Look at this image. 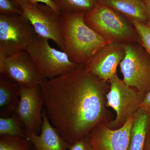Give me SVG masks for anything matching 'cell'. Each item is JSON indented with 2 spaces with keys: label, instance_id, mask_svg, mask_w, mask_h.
I'll return each instance as SVG.
<instances>
[{
  "label": "cell",
  "instance_id": "obj_1",
  "mask_svg": "<svg viewBox=\"0 0 150 150\" xmlns=\"http://www.w3.org/2000/svg\"><path fill=\"white\" fill-rule=\"evenodd\" d=\"M108 83L79 65L40 84L47 116L69 144L88 136L98 123L114 119L107 106Z\"/></svg>",
  "mask_w": 150,
  "mask_h": 150
},
{
  "label": "cell",
  "instance_id": "obj_8",
  "mask_svg": "<svg viewBox=\"0 0 150 150\" xmlns=\"http://www.w3.org/2000/svg\"><path fill=\"white\" fill-rule=\"evenodd\" d=\"M22 15L29 22L38 36L51 40L62 51L64 49L60 15L43 4H28L20 6Z\"/></svg>",
  "mask_w": 150,
  "mask_h": 150
},
{
  "label": "cell",
  "instance_id": "obj_3",
  "mask_svg": "<svg viewBox=\"0 0 150 150\" xmlns=\"http://www.w3.org/2000/svg\"><path fill=\"white\" fill-rule=\"evenodd\" d=\"M84 18L91 28L110 42H139L137 31L129 20L99 0L92 10L85 14Z\"/></svg>",
  "mask_w": 150,
  "mask_h": 150
},
{
  "label": "cell",
  "instance_id": "obj_11",
  "mask_svg": "<svg viewBox=\"0 0 150 150\" xmlns=\"http://www.w3.org/2000/svg\"><path fill=\"white\" fill-rule=\"evenodd\" d=\"M125 56L123 43L110 42L99 48L84 65L94 76L107 81L117 74Z\"/></svg>",
  "mask_w": 150,
  "mask_h": 150
},
{
  "label": "cell",
  "instance_id": "obj_19",
  "mask_svg": "<svg viewBox=\"0 0 150 150\" xmlns=\"http://www.w3.org/2000/svg\"><path fill=\"white\" fill-rule=\"evenodd\" d=\"M31 144L26 137L0 136V150H32Z\"/></svg>",
  "mask_w": 150,
  "mask_h": 150
},
{
  "label": "cell",
  "instance_id": "obj_6",
  "mask_svg": "<svg viewBox=\"0 0 150 150\" xmlns=\"http://www.w3.org/2000/svg\"><path fill=\"white\" fill-rule=\"evenodd\" d=\"M36 35L29 22L22 15L0 14V62L25 51Z\"/></svg>",
  "mask_w": 150,
  "mask_h": 150
},
{
  "label": "cell",
  "instance_id": "obj_18",
  "mask_svg": "<svg viewBox=\"0 0 150 150\" xmlns=\"http://www.w3.org/2000/svg\"><path fill=\"white\" fill-rule=\"evenodd\" d=\"M23 123L16 113L7 117H0V136L25 137Z\"/></svg>",
  "mask_w": 150,
  "mask_h": 150
},
{
  "label": "cell",
  "instance_id": "obj_27",
  "mask_svg": "<svg viewBox=\"0 0 150 150\" xmlns=\"http://www.w3.org/2000/svg\"><path fill=\"white\" fill-rule=\"evenodd\" d=\"M14 1L20 7L22 5L28 4L27 0H14Z\"/></svg>",
  "mask_w": 150,
  "mask_h": 150
},
{
  "label": "cell",
  "instance_id": "obj_26",
  "mask_svg": "<svg viewBox=\"0 0 150 150\" xmlns=\"http://www.w3.org/2000/svg\"><path fill=\"white\" fill-rule=\"evenodd\" d=\"M143 1L146 9L147 12L150 20V0H143Z\"/></svg>",
  "mask_w": 150,
  "mask_h": 150
},
{
  "label": "cell",
  "instance_id": "obj_10",
  "mask_svg": "<svg viewBox=\"0 0 150 150\" xmlns=\"http://www.w3.org/2000/svg\"><path fill=\"white\" fill-rule=\"evenodd\" d=\"M0 74L5 75L19 86L37 85L46 81L26 51L7 56L0 62Z\"/></svg>",
  "mask_w": 150,
  "mask_h": 150
},
{
  "label": "cell",
  "instance_id": "obj_16",
  "mask_svg": "<svg viewBox=\"0 0 150 150\" xmlns=\"http://www.w3.org/2000/svg\"><path fill=\"white\" fill-rule=\"evenodd\" d=\"M150 123V113L139 108L134 113L128 150H143Z\"/></svg>",
  "mask_w": 150,
  "mask_h": 150
},
{
  "label": "cell",
  "instance_id": "obj_2",
  "mask_svg": "<svg viewBox=\"0 0 150 150\" xmlns=\"http://www.w3.org/2000/svg\"><path fill=\"white\" fill-rule=\"evenodd\" d=\"M85 14L62 13L60 15L64 51L72 62L78 65H85L99 48L111 42L86 23Z\"/></svg>",
  "mask_w": 150,
  "mask_h": 150
},
{
  "label": "cell",
  "instance_id": "obj_15",
  "mask_svg": "<svg viewBox=\"0 0 150 150\" xmlns=\"http://www.w3.org/2000/svg\"><path fill=\"white\" fill-rule=\"evenodd\" d=\"M129 21L147 23L150 20L143 0H99Z\"/></svg>",
  "mask_w": 150,
  "mask_h": 150
},
{
  "label": "cell",
  "instance_id": "obj_7",
  "mask_svg": "<svg viewBox=\"0 0 150 150\" xmlns=\"http://www.w3.org/2000/svg\"><path fill=\"white\" fill-rule=\"evenodd\" d=\"M123 45L125 56L119 64L123 80L145 96L150 91V56L138 42Z\"/></svg>",
  "mask_w": 150,
  "mask_h": 150
},
{
  "label": "cell",
  "instance_id": "obj_12",
  "mask_svg": "<svg viewBox=\"0 0 150 150\" xmlns=\"http://www.w3.org/2000/svg\"><path fill=\"white\" fill-rule=\"evenodd\" d=\"M134 115L120 129L112 130L101 122L89 134L93 150H128Z\"/></svg>",
  "mask_w": 150,
  "mask_h": 150
},
{
  "label": "cell",
  "instance_id": "obj_17",
  "mask_svg": "<svg viewBox=\"0 0 150 150\" xmlns=\"http://www.w3.org/2000/svg\"><path fill=\"white\" fill-rule=\"evenodd\" d=\"M62 13H86L91 11L99 0H53Z\"/></svg>",
  "mask_w": 150,
  "mask_h": 150
},
{
  "label": "cell",
  "instance_id": "obj_22",
  "mask_svg": "<svg viewBox=\"0 0 150 150\" xmlns=\"http://www.w3.org/2000/svg\"><path fill=\"white\" fill-rule=\"evenodd\" d=\"M69 150H93L88 136L83 137L70 145Z\"/></svg>",
  "mask_w": 150,
  "mask_h": 150
},
{
  "label": "cell",
  "instance_id": "obj_13",
  "mask_svg": "<svg viewBox=\"0 0 150 150\" xmlns=\"http://www.w3.org/2000/svg\"><path fill=\"white\" fill-rule=\"evenodd\" d=\"M43 123L39 135L24 130L25 137L34 148V150H68L70 145L67 143L51 124L43 109Z\"/></svg>",
  "mask_w": 150,
  "mask_h": 150
},
{
  "label": "cell",
  "instance_id": "obj_9",
  "mask_svg": "<svg viewBox=\"0 0 150 150\" xmlns=\"http://www.w3.org/2000/svg\"><path fill=\"white\" fill-rule=\"evenodd\" d=\"M20 101L15 113L25 129L38 134L43 123L44 100L40 85L19 86Z\"/></svg>",
  "mask_w": 150,
  "mask_h": 150
},
{
  "label": "cell",
  "instance_id": "obj_25",
  "mask_svg": "<svg viewBox=\"0 0 150 150\" xmlns=\"http://www.w3.org/2000/svg\"><path fill=\"white\" fill-rule=\"evenodd\" d=\"M143 150H150V123L147 131Z\"/></svg>",
  "mask_w": 150,
  "mask_h": 150
},
{
  "label": "cell",
  "instance_id": "obj_20",
  "mask_svg": "<svg viewBox=\"0 0 150 150\" xmlns=\"http://www.w3.org/2000/svg\"><path fill=\"white\" fill-rule=\"evenodd\" d=\"M133 25L139 37V42L150 56V20L143 23L136 20L129 21Z\"/></svg>",
  "mask_w": 150,
  "mask_h": 150
},
{
  "label": "cell",
  "instance_id": "obj_24",
  "mask_svg": "<svg viewBox=\"0 0 150 150\" xmlns=\"http://www.w3.org/2000/svg\"><path fill=\"white\" fill-rule=\"evenodd\" d=\"M140 108L150 113V91L145 95Z\"/></svg>",
  "mask_w": 150,
  "mask_h": 150
},
{
  "label": "cell",
  "instance_id": "obj_21",
  "mask_svg": "<svg viewBox=\"0 0 150 150\" xmlns=\"http://www.w3.org/2000/svg\"><path fill=\"white\" fill-rule=\"evenodd\" d=\"M0 14L22 15V12L14 0H0Z\"/></svg>",
  "mask_w": 150,
  "mask_h": 150
},
{
  "label": "cell",
  "instance_id": "obj_5",
  "mask_svg": "<svg viewBox=\"0 0 150 150\" xmlns=\"http://www.w3.org/2000/svg\"><path fill=\"white\" fill-rule=\"evenodd\" d=\"M25 51L46 80L65 74L79 65L72 62L64 51L51 47L48 39L37 35Z\"/></svg>",
  "mask_w": 150,
  "mask_h": 150
},
{
  "label": "cell",
  "instance_id": "obj_14",
  "mask_svg": "<svg viewBox=\"0 0 150 150\" xmlns=\"http://www.w3.org/2000/svg\"><path fill=\"white\" fill-rule=\"evenodd\" d=\"M20 101L19 86L0 74V116L7 117L15 112Z\"/></svg>",
  "mask_w": 150,
  "mask_h": 150
},
{
  "label": "cell",
  "instance_id": "obj_23",
  "mask_svg": "<svg viewBox=\"0 0 150 150\" xmlns=\"http://www.w3.org/2000/svg\"><path fill=\"white\" fill-rule=\"evenodd\" d=\"M27 1L28 4H37V3L44 4L51 7L52 9L54 10L59 14L61 15L62 13L59 7L53 0H27Z\"/></svg>",
  "mask_w": 150,
  "mask_h": 150
},
{
  "label": "cell",
  "instance_id": "obj_4",
  "mask_svg": "<svg viewBox=\"0 0 150 150\" xmlns=\"http://www.w3.org/2000/svg\"><path fill=\"white\" fill-rule=\"evenodd\" d=\"M108 82L110 88L106 96L107 106L115 110L116 117L107 124L110 129L116 130L122 127L140 108L145 96L135 88L127 86L117 74Z\"/></svg>",
  "mask_w": 150,
  "mask_h": 150
}]
</instances>
